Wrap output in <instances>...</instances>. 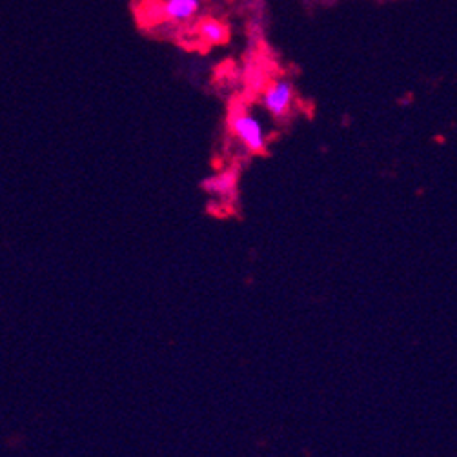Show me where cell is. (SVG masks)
<instances>
[{
	"instance_id": "obj_4",
	"label": "cell",
	"mask_w": 457,
	"mask_h": 457,
	"mask_svg": "<svg viewBox=\"0 0 457 457\" xmlns=\"http://www.w3.org/2000/svg\"><path fill=\"white\" fill-rule=\"evenodd\" d=\"M237 177H239V173L235 172V169H226L223 173H217L214 177L206 179V181L202 182V188L210 194L221 195L228 201V199L235 197V190H237Z\"/></svg>"
},
{
	"instance_id": "obj_3",
	"label": "cell",
	"mask_w": 457,
	"mask_h": 457,
	"mask_svg": "<svg viewBox=\"0 0 457 457\" xmlns=\"http://www.w3.org/2000/svg\"><path fill=\"white\" fill-rule=\"evenodd\" d=\"M201 8V0H164L157 6V13L162 21L168 22H188L197 15Z\"/></svg>"
},
{
	"instance_id": "obj_2",
	"label": "cell",
	"mask_w": 457,
	"mask_h": 457,
	"mask_svg": "<svg viewBox=\"0 0 457 457\" xmlns=\"http://www.w3.org/2000/svg\"><path fill=\"white\" fill-rule=\"evenodd\" d=\"M293 99H295V91H293L292 83L285 80V78L273 80L263 93L264 107L275 119H283V117L288 115Z\"/></svg>"
},
{
	"instance_id": "obj_5",
	"label": "cell",
	"mask_w": 457,
	"mask_h": 457,
	"mask_svg": "<svg viewBox=\"0 0 457 457\" xmlns=\"http://www.w3.org/2000/svg\"><path fill=\"white\" fill-rule=\"evenodd\" d=\"M197 33L202 42H206L210 46L224 44L228 41V37H230L226 24H223L217 19H202L197 26Z\"/></svg>"
},
{
	"instance_id": "obj_1",
	"label": "cell",
	"mask_w": 457,
	"mask_h": 457,
	"mask_svg": "<svg viewBox=\"0 0 457 457\" xmlns=\"http://www.w3.org/2000/svg\"><path fill=\"white\" fill-rule=\"evenodd\" d=\"M228 126H230V132L246 146L248 152L264 153L266 135H264L261 122L251 115L248 107H231L230 115H228Z\"/></svg>"
}]
</instances>
